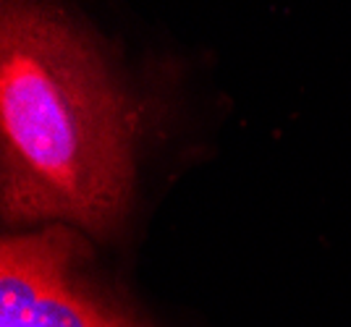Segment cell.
I'll return each mask as SVG.
<instances>
[{
	"mask_svg": "<svg viewBox=\"0 0 351 327\" xmlns=\"http://www.w3.org/2000/svg\"><path fill=\"white\" fill-rule=\"evenodd\" d=\"M0 202L8 225L113 236L132 205L134 113L95 40L32 0L0 24Z\"/></svg>",
	"mask_w": 351,
	"mask_h": 327,
	"instance_id": "1",
	"label": "cell"
},
{
	"mask_svg": "<svg viewBox=\"0 0 351 327\" xmlns=\"http://www.w3.org/2000/svg\"><path fill=\"white\" fill-rule=\"evenodd\" d=\"M69 225L8 236L0 249V327H139L87 267Z\"/></svg>",
	"mask_w": 351,
	"mask_h": 327,
	"instance_id": "2",
	"label": "cell"
}]
</instances>
